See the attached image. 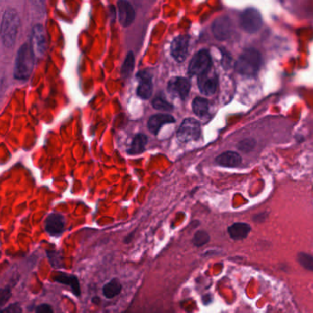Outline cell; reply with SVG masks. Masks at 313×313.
<instances>
[{"label":"cell","instance_id":"6da1fadb","mask_svg":"<svg viewBox=\"0 0 313 313\" xmlns=\"http://www.w3.org/2000/svg\"><path fill=\"white\" fill-rule=\"evenodd\" d=\"M20 28V18L15 9L5 10L0 23V39L6 48H12L17 39Z\"/></svg>","mask_w":313,"mask_h":313},{"label":"cell","instance_id":"7a4b0ae2","mask_svg":"<svg viewBox=\"0 0 313 313\" xmlns=\"http://www.w3.org/2000/svg\"><path fill=\"white\" fill-rule=\"evenodd\" d=\"M36 56L30 43H24L19 47L14 66V77L19 81H26L31 77Z\"/></svg>","mask_w":313,"mask_h":313},{"label":"cell","instance_id":"3957f363","mask_svg":"<svg viewBox=\"0 0 313 313\" xmlns=\"http://www.w3.org/2000/svg\"><path fill=\"white\" fill-rule=\"evenodd\" d=\"M262 56L257 49H246L236 63V70L242 75L254 76L261 68Z\"/></svg>","mask_w":313,"mask_h":313},{"label":"cell","instance_id":"277c9868","mask_svg":"<svg viewBox=\"0 0 313 313\" xmlns=\"http://www.w3.org/2000/svg\"><path fill=\"white\" fill-rule=\"evenodd\" d=\"M263 25L261 14L256 9L250 8L246 9L240 15V26L247 33H255L258 32Z\"/></svg>","mask_w":313,"mask_h":313},{"label":"cell","instance_id":"5b68a950","mask_svg":"<svg viewBox=\"0 0 313 313\" xmlns=\"http://www.w3.org/2000/svg\"><path fill=\"white\" fill-rule=\"evenodd\" d=\"M211 66H212V59L210 54L206 49H202L197 53L192 59L191 63L189 64V74L200 76L211 70Z\"/></svg>","mask_w":313,"mask_h":313},{"label":"cell","instance_id":"8992f818","mask_svg":"<svg viewBox=\"0 0 313 313\" xmlns=\"http://www.w3.org/2000/svg\"><path fill=\"white\" fill-rule=\"evenodd\" d=\"M30 45L38 58L42 57L46 53L48 42L44 27L41 24H36L32 28Z\"/></svg>","mask_w":313,"mask_h":313},{"label":"cell","instance_id":"52a82bcc","mask_svg":"<svg viewBox=\"0 0 313 313\" xmlns=\"http://www.w3.org/2000/svg\"><path fill=\"white\" fill-rule=\"evenodd\" d=\"M178 139L182 142L194 141L201 137V125L193 118L184 119L177 132Z\"/></svg>","mask_w":313,"mask_h":313},{"label":"cell","instance_id":"ba28073f","mask_svg":"<svg viewBox=\"0 0 313 313\" xmlns=\"http://www.w3.org/2000/svg\"><path fill=\"white\" fill-rule=\"evenodd\" d=\"M198 87L201 94L204 95H213L218 87V77L216 73L209 70L205 73L198 77Z\"/></svg>","mask_w":313,"mask_h":313},{"label":"cell","instance_id":"9c48e42d","mask_svg":"<svg viewBox=\"0 0 313 313\" xmlns=\"http://www.w3.org/2000/svg\"><path fill=\"white\" fill-rule=\"evenodd\" d=\"M233 23L227 17L217 18L212 26L214 36L219 40H228L233 33Z\"/></svg>","mask_w":313,"mask_h":313},{"label":"cell","instance_id":"30bf717a","mask_svg":"<svg viewBox=\"0 0 313 313\" xmlns=\"http://www.w3.org/2000/svg\"><path fill=\"white\" fill-rule=\"evenodd\" d=\"M191 89V84L188 79L184 77H174L170 79L168 84L169 93L179 96L181 100H185L188 97Z\"/></svg>","mask_w":313,"mask_h":313},{"label":"cell","instance_id":"8fae6325","mask_svg":"<svg viewBox=\"0 0 313 313\" xmlns=\"http://www.w3.org/2000/svg\"><path fill=\"white\" fill-rule=\"evenodd\" d=\"M188 36H178L175 38L170 47L171 55L178 63H182L186 59L188 55Z\"/></svg>","mask_w":313,"mask_h":313},{"label":"cell","instance_id":"7c38bea8","mask_svg":"<svg viewBox=\"0 0 313 313\" xmlns=\"http://www.w3.org/2000/svg\"><path fill=\"white\" fill-rule=\"evenodd\" d=\"M65 227V220L63 215L53 214L45 221V230L51 237H59L63 233Z\"/></svg>","mask_w":313,"mask_h":313},{"label":"cell","instance_id":"4fadbf2b","mask_svg":"<svg viewBox=\"0 0 313 313\" xmlns=\"http://www.w3.org/2000/svg\"><path fill=\"white\" fill-rule=\"evenodd\" d=\"M117 11L121 25L123 27H129L136 17L132 5L127 0H119L117 2Z\"/></svg>","mask_w":313,"mask_h":313},{"label":"cell","instance_id":"5bb4252c","mask_svg":"<svg viewBox=\"0 0 313 313\" xmlns=\"http://www.w3.org/2000/svg\"><path fill=\"white\" fill-rule=\"evenodd\" d=\"M139 86L137 94L140 98L148 99L152 95L153 84L151 75L148 72H140L138 74Z\"/></svg>","mask_w":313,"mask_h":313},{"label":"cell","instance_id":"9a60e30c","mask_svg":"<svg viewBox=\"0 0 313 313\" xmlns=\"http://www.w3.org/2000/svg\"><path fill=\"white\" fill-rule=\"evenodd\" d=\"M54 281L58 282L60 284H63L71 288L74 295L79 297L81 295L80 282L76 276L71 274L59 272L54 276Z\"/></svg>","mask_w":313,"mask_h":313},{"label":"cell","instance_id":"2e32d148","mask_svg":"<svg viewBox=\"0 0 313 313\" xmlns=\"http://www.w3.org/2000/svg\"><path fill=\"white\" fill-rule=\"evenodd\" d=\"M175 118L170 115H164V114H159L150 117L148 121V130L152 134L156 135L161 128V126L166 124L174 123Z\"/></svg>","mask_w":313,"mask_h":313},{"label":"cell","instance_id":"e0dca14e","mask_svg":"<svg viewBox=\"0 0 313 313\" xmlns=\"http://www.w3.org/2000/svg\"><path fill=\"white\" fill-rule=\"evenodd\" d=\"M216 163L220 166L226 167V168H236L240 165L242 162V158L240 155L233 151H227L222 153L216 158Z\"/></svg>","mask_w":313,"mask_h":313},{"label":"cell","instance_id":"ac0fdd59","mask_svg":"<svg viewBox=\"0 0 313 313\" xmlns=\"http://www.w3.org/2000/svg\"><path fill=\"white\" fill-rule=\"evenodd\" d=\"M250 231V225L245 223L233 224L228 228L229 236L231 238H233V240L245 239L249 234Z\"/></svg>","mask_w":313,"mask_h":313},{"label":"cell","instance_id":"d6986e66","mask_svg":"<svg viewBox=\"0 0 313 313\" xmlns=\"http://www.w3.org/2000/svg\"><path fill=\"white\" fill-rule=\"evenodd\" d=\"M122 284L117 278H113L112 280L105 284L103 286V294L107 299L110 300L119 295L122 291Z\"/></svg>","mask_w":313,"mask_h":313},{"label":"cell","instance_id":"ffe728a7","mask_svg":"<svg viewBox=\"0 0 313 313\" xmlns=\"http://www.w3.org/2000/svg\"><path fill=\"white\" fill-rule=\"evenodd\" d=\"M148 144V138L144 134H138L135 137L128 148V154L138 155L143 152Z\"/></svg>","mask_w":313,"mask_h":313},{"label":"cell","instance_id":"44dd1931","mask_svg":"<svg viewBox=\"0 0 313 313\" xmlns=\"http://www.w3.org/2000/svg\"><path fill=\"white\" fill-rule=\"evenodd\" d=\"M193 109L197 117L203 118L209 114V103L206 99L197 97L193 101Z\"/></svg>","mask_w":313,"mask_h":313},{"label":"cell","instance_id":"7402d4cb","mask_svg":"<svg viewBox=\"0 0 313 313\" xmlns=\"http://www.w3.org/2000/svg\"><path fill=\"white\" fill-rule=\"evenodd\" d=\"M135 64V58L133 53L130 51L128 54L126 55V57L125 59V62L122 65V69H121V74L124 77H128L131 72H133V69H134Z\"/></svg>","mask_w":313,"mask_h":313},{"label":"cell","instance_id":"603a6c76","mask_svg":"<svg viewBox=\"0 0 313 313\" xmlns=\"http://www.w3.org/2000/svg\"><path fill=\"white\" fill-rule=\"evenodd\" d=\"M153 108L159 110V111H165V112H170L173 107L170 105L169 102H167L165 99L161 98V97H156L152 101Z\"/></svg>","mask_w":313,"mask_h":313},{"label":"cell","instance_id":"cb8c5ba5","mask_svg":"<svg viewBox=\"0 0 313 313\" xmlns=\"http://www.w3.org/2000/svg\"><path fill=\"white\" fill-rule=\"evenodd\" d=\"M298 261L305 269L313 271V256L307 253H300L298 255Z\"/></svg>","mask_w":313,"mask_h":313},{"label":"cell","instance_id":"d4e9b609","mask_svg":"<svg viewBox=\"0 0 313 313\" xmlns=\"http://www.w3.org/2000/svg\"><path fill=\"white\" fill-rule=\"evenodd\" d=\"M210 241V236L205 231H199L193 237V244L195 246H202Z\"/></svg>","mask_w":313,"mask_h":313},{"label":"cell","instance_id":"484cf974","mask_svg":"<svg viewBox=\"0 0 313 313\" xmlns=\"http://www.w3.org/2000/svg\"><path fill=\"white\" fill-rule=\"evenodd\" d=\"M12 297V291L9 286L0 289V307L4 306L9 302V300Z\"/></svg>","mask_w":313,"mask_h":313},{"label":"cell","instance_id":"4316f807","mask_svg":"<svg viewBox=\"0 0 313 313\" xmlns=\"http://www.w3.org/2000/svg\"><path fill=\"white\" fill-rule=\"evenodd\" d=\"M255 141L254 139H245V140H242L240 143L238 144L237 148H239L242 151H250L252 150L254 147H255Z\"/></svg>","mask_w":313,"mask_h":313},{"label":"cell","instance_id":"83f0119b","mask_svg":"<svg viewBox=\"0 0 313 313\" xmlns=\"http://www.w3.org/2000/svg\"><path fill=\"white\" fill-rule=\"evenodd\" d=\"M23 309L21 305L18 302H15L12 304L9 305L5 309H1L0 313H22Z\"/></svg>","mask_w":313,"mask_h":313},{"label":"cell","instance_id":"f1b7e54d","mask_svg":"<svg viewBox=\"0 0 313 313\" xmlns=\"http://www.w3.org/2000/svg\"><path fill=\"white\" fill-rule=\"evenodd\" d=\"M36 313H54L53 307L49 304H40L38 306L35 310Z\"/></svg>","mask_w":313,"mask_h":313},{"label":"cell","instance_id":"f546056e","mask_svg":"<svg viewBox=\"0 0 313 313\" xmlns=\"http://www.w3.org/2000/svg\"><path fill=\"white\" fill-rule=\"evenodd\" d=\"M202 301H203V304H210L211 302L213 301V297H212V295H210V294H207L206 296H203V297H202Z\"/></svg>","mask_w":313,"mask_h":313},{"label":"cell","instance_id":"4dcf8cb0","mask_svg":"<svg viewBox=\"0 0 313 313\" xmlns=\"http://www.w3.org/2000/svg\"><path fill=\"white\" fill-rule=\"evenodd\" d=\"M34 1H35L36 5H40V6H42V5L44 4V0H34Z\"/></svg>","mask_w":313,"mask_h":313}]
</instances>
